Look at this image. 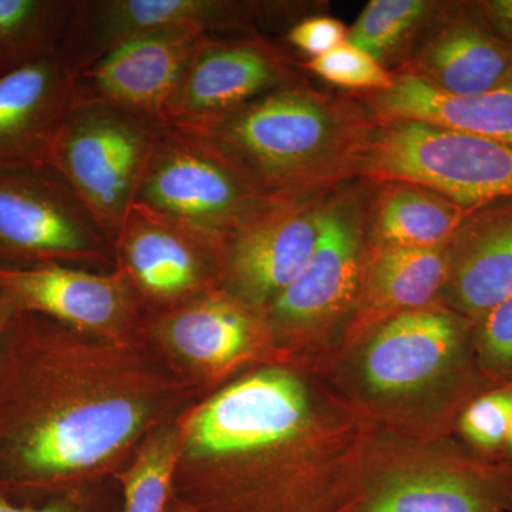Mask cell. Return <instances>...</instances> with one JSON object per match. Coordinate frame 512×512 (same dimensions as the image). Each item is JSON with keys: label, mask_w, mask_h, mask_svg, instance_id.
<instances>
[{"label": "cell", "mask_w": 512, "mask_h": 512, "mask_svg": "<svg viewBox=\"0 0 512 512\" xmlns=\"http://www.w3.org/2000/svg\"><path fill=\"white\" fill-rule=\"evenodd\" d=\"M448 252L447 284L458 311L478 320L512 298V200L471 212Z\"/></svg>", "instance_id": "cell-19"}, {"label": "cell", "mask_w": 512, "mask_h": 512, "mask_svg": "<svg viewBox=\"0 0 512 512\" xmlns=\"http://www.w3.org/2000/svg\"><path fill=\"white\" fill-rule=\"evenodd\" d=\"M308 420V393L301 380L286 370H261L195 412L185 444L192 457L242 456L288 443Z\"/></svg>", "instance_id": "cell-8"}, {"label": "cell", "mask_w": 512, "mask_h": 512, "mask_svg": "<svg viewBox=\"0 0 512 512\" xmlns=\"http://www.w3.org/2000/svg\"><path fill=\"white\" fill-rule=\"evenodd\" d=\"M278 200L217 140L171 124L158 133L136 198L222 247Z\"/></svg>", "instance_id": "cell-2"}, {"label": "cell", "mask_w": 512, "mask_h": 512, "mask_svg": "<svg viewBox=\"0 0 512 512\" xmlns=\"http://www.w3.org/2000/svg\"><path fill=\"white\" fill-rule=\"evenodd\" d=\"M505 444H507V446L510 447L511 451H512V419H511L510 429H508L507 441H505Z\"/></svg>", "instance_id": "cell-35"}, {"label": "cell", "mask_w": 512, "mask_h": 512, "mask_svg": "<svg viewBox=\"0 0 512 512\" xmlns=\"http://www.w3.org/2000/svg\"><path fill=\"white\" fill-rule=\"evenodd\" d=\"M476 346L493 375L512 380V298L478 319Z\"/></svg>", "instance_id": "cell-29"}, {"label": "cell", "mask_w": 512, "mask_h": 512, "mask_svg": "<svg viewBox=\"0 0 512 512\" xmlns=\"http://www.w3.org/2000/svg\"><path fill=\"white\" fill-rule=\"evenodd\" d=\"M369 201V227L379 245L440 248L450 244L471 210L410 183H384Z\"/></svg>", "instance_id": "cell-22"}, {"label": "cell", "mask_w": 512, "mask_h": 512, "mask_svg": "<svg viewBox=\"0 0 512 512\" xmlns=\"http://www.w3.org/2000/svg\"><path fill=\"white\" fill-rule=\"evenodd\" d=\"M261 6L225 0H79L73 2L59 52L74 79L131 40L163 33L211 36L239 29L261 12Z\"/></svg>", "instance_id": "cell-7"}, {"label": "cell", "mask_w": 512, "mask_h": 512, "mask_svg": "<svg viewBox=\"0 0 512 512\" xmlns=\"http://www.w3.org/2000/svg\"><path fill=\"white\" fill-rule=\"evenodd\" d=\"M369 201L362 191L323 197L319 238L301 275L269 305L285 326L313 325L349 308L360 286Z\"/></svg>", "instance_id": "cell-10"}, {"label": "cell", "mask_w": 512, "mask_h": 512, "mask_svg": "<svg viewBox=\"0 0 512 512\" xmlns=\"http://www.w3.org/2000/svg\"><path fill=\"white\" fill-rule=\"evenodd\" d=\"M164 123L107 106H70L49 170L74 192L113 244L136 201Z\"/></svg>", "instance_id": "cell-5"}, {"label": "cell", "mask_w": 512, "mask_h": 512, "mask_svg": "<svg viewBox=\"0 0 512 512\" xmlns=\"http://www.w3.org/2000/svg\"><path fill=\"white\" fill-rule=\"evenodd\" d=\"M165 512H198L195 511L194 508H191L190 505L184 504L183 501L178 500L173 495L171 498L170 504H168L167 511Z\"/></svg>", "instance_id": "cell-34"}, {"label": "cell", "mask_w": 512, "mask_h": 512, "mask_svg": "<svg viewBox=\"0 0 512 512\" xmlns=\"http://www.w3.org/2000/svg\"><path fill=\"white\" fill-rule=\"evenodd\" d=\"M72 87L73 74L59 50L0 74V173L50 171Z\"/></svg>", "instance_id": "cell-16"}, {"label": "cell", "mask_w": 512, "mask_h": 512, "mask_svg": "<svg viewBox=\"0 0 512 512\" xmlns=\"http://www.w3.org/2000/svg\"><path fill=\"white\" fill-rule=\"evenodd\" d=\"M424 29L400 72L456 96L512 84V46L485 26L474 5L439 6Z\"/></svg>", "instance_id": "cell-15"}, {"label": "cell", "mask_w": 512, "mask_h": 512, "mask_svg": "<svg viewBox=\"0 0 512 512\" xmlns=\"http://www.w3.org/2000/svg\"><path fill=\"white\" fill-rule=\"evenodd\" d=\"M94 508L93 501L79 491L66 493L42 505L18 504L0 494V512H94Z\"/></svg>", "instance_id": "cell-31"}, {"label": "cell", "mask_w": 512, "mask_h": 512, "mask_svg": "<svg viewBox=\"0 0 512 512\" xmlns=\"http://www.w3.org/2000/svg\"><path fill=\"white\" fill-rule=\"evenodd\" d=\"M463 342V322L453 313L433 308L400 313L370 340L363 375L377 393L414 392L456 363Z\"/></svg>", "instance_id": "cell-17"}, {"label": "cell", "mask_w": 512, "mask_h": 512, "mask_svg": "<svg viewBox=\"0 0 512 512\" xmlns=\"http://www.w3.org/2000/svg\"><path fill=\"white\" fill-rule=\"evenodd\" d=\"M120 274L138 301L178 308L211 292L222 245L134 201L113 241Z\"/></svg>", "instance_id": "cell-9"}, {"label": "cell", "mask_w": 512, "mask_h": 512, "mask_svg": "<svg viewBox=\"0 0 512 512\" xmlns=\"http://www.w3.org/2000/svg\"><path fill=\"white\" fill-rule=\"evenodd\" d=\"M113 249L79 198L52 171L0 173V259L104 264Z\"/></svg>", "instance_id": "cell-6"}, {"label": "cell", "mask_w": 512, "mask_h": 512, "mask_svg": "<svg viewBox=\"0 0 512 512\" xmlns=\"http://www.w3.org/2000/svg\"><path fill=\"white\" fill-rule=\"evenodd\" d=\"M512 419V384H504L473 400L464 410L460 429L480 450H497L507 441Z\"/></svg>", "instance_id": "cell-28"}, {"label": "cell", "mask_w": 512, "mask_h": 512, "mask_svg": "<svg viewBox=\"0 0 512 512\" xmlns=\"http://www.w3.org/2000/svg\"><path fill=\"white\" fill-rule=\"evenodd\" d=\"M437 9V3L426 0H372L349 29L346 43L382 63L419 35Z\"/></svg>", "instance_id": "cell-25"}, {"label": "cell", "mask_w": 512, "mask_h": 512, "mask_svg": "<svg viewBox=\"0 0 512 512\" xmlns=\"http://www.w3.org/2000/svg\"><path fill=\"white\" fill-rule=\"evenodd\" d=\"M343 512H512V476L473 466L404 468L372 481Z\"/></svg>", "instance_id": "cell-18"}, {"label": "cell", "mask_w": 512, "mask_h": 512, "mask_svg": "<svg viewBox=\"0 0 512 512\" xmlns=\"http://www.w3.org/2000/svg\"><path fill=\"white\" fill-rule=\"evenodd\" d=\"M373 124L362 103L333 99L298 80L184 128L228 148L269 194L305 198L357 177Z\"/></svg>", "instance_id": "cell-1"}, {"label": "cell", "mask_w": 512, "mask_h": 512, "mask_svg": "<svg viewBox=\"0 0 512 512\" xmlns=\"http://www.w3.org/2000/svg\"><path fill=\"white\" fill-rule=\"evenodd\" d=\"M205 36L163 33L131 40L73 79L72 106H107L164 123L188 60Z\"/></svg>", "instance_id": "cell-14"}, {"label": "cell", "mask_w": 512, "mask_h": 512, "mask_svg": "<svg viewBox=\"0 0 512 512\" xmlns=\"http://www.w3.org/2000/svg\"><path fill=\"white\" fill-rule=\"evenodd\" d=\"M348 33L349 30L338 19L313 16L301 20L289 30L288 42L315 59L343 45L348 39Z\"/></svg>", "instance_id": "cell-30"}, {"label": "cell", "mask_w": 512, "mask_h": 512, "mask_svg": "<svg viewBox=\"0 0 512 512\" xmlns=\"http://www.w3.org/2000/svg\"><path fill=\"white\" fill-rule=\"evenodd\" d=\"M448 245L404 248L379 245L367 278V302L373 311L406 313L426 308L447 284Z\"/></svg>", "instance_id": "cell-23"}, {"label": "cell", "mask_w": 512, "mask_h": 512, "mask_svg": "<svg viewBox=\"0 0 512 512\" xmlns=\"http://www.w3.org/2000/svg\"><path fill=\"white\" fill-rule=\"evenodd\" d=\"M325 195L281 198L225 242L222 274L238 299L271 305L301 275L318 242Z\"/></svg>", "instance_id": "cell-12"}, {"label": "cell", "mask_w": 512, "mask_h": 512, "mask_svg": "<svg viewBox=\"0 0 512 512\" xmlns=\"http://www.w3.org/2000/svg\"><path fill=\"white\" fill-rule=\"evenodd\" d=\"M72 0H0V74L59 50Z\"/></svg>", "instance_id": "cell-24"}, {"label": "cell", "mask_w": 512, "mask_h": 512, "mask_svg": "<svg viewBox=\"0 0 512 512\" xmlns=\"http://www.w3.org/2000/svg\"><path fill=\"white\" fill-rule=\"evenodd\" d=\"M18 312L12 302L8 301L5 296L0 295V339L8 332L9 326L12 325Z\"/></svg>", "instance_id": "cell-33"}, {"label": "cell", "mask_w": 512, "mask_h": 512, "mask_svg": "<svg viewBox=\"0 0 512 512\" xmlns=\"http://www.w3.org/2000/svg\"><path fill=\"white\" fill-rule=\"evenodd\" d=\"M305 67L326 83L360 94L384 92L394 82V74L387 72L382 63L346 42L309 60Z\"/></svg>", "instance_id": "cell-27"}, {"label": "cell", "mask_w": 512, "mask_h": 512, "mask_svg": "<svg viewBox=\"0 0 512 512\" xmlns=\"http://www.w3.org/2000/svg\"><path fill=\"white\" fill-rule=\"evenodd\" d=\"M362 97L375 120L419 121L512 146V84L477 96H456L399 72L389 90Z\"/></svg>", "instance_id": "cell-20"}, {"label": "cell", "mask_w": 512, "mask_h": 512, "mask_svg": "<svg viewBox=\"0 0 512 512\" xmlns=\"http://www.w3.org/2000/svg\"><path fill=\"white\" fill-rule=\"evenodd\" d=\"M485 26L512 46V0H485L474 3Z\"/></svg>", "instance_id": "cell-32"}, {"label": "cell", "mask_w": 512, "mask_h": 512, "mask_svg": "<svg viewBox=\"0 0 512 512\" xmlns=\"http://www.w3.org/2000/svg\"><path fill=\"white\" fill-rule=\"evenodd\" d=\"M295 82L284 53L271 43L205 36L185 66L164 124L197 126Z\"/></svg>", "instance_id": "cell-11"}, {"label": "cell", "mask_w": 512, "mask_h": 512, "mask_svg": "<svg viewBox=\"0 0 512 512\" xmlns=\"http://www.w3.org/2000/svg\"><path fill=\"white\" fill-rule=\"evenodd\" d=\"M126 370L84 373L67 396L30 427L20 457L30 473L49 480L83 476L116 456L146 426L153 403Z\"/></svg>", "instance_id": "cell-4"}, {"label": "cell", "mask_w": 512, "mask_h": 512, "mask_svg": "<svg viewBox=\"0 0 512 512\" xmlns=\"http://www.w3.org/2000/svg\"><path fill=\"white\" fill-rule=\"evenodd\" d=\"M357 177L421 185L476 211L512 200V146L419 121L375 120Z\"/></svg>", "instance_id": "cell-3"}, {"label": "cell", "mask_w": 512, "mask_h": 512, "mask_svg": "<svg viewBox=\"0 0 512 512\" xmlns=\"http://www.w3.org/2000/svg\"><path fill=\"white\" fill-rule=\"evenodd\" d=\"M0 295L19 312H36L80 332L117 336L138 315V298L120 272L94 274L62 264L0 266Z\"/></svg>", "instance_id": "cell-13"}, {"label": "cell", "mask_w": 512, "mask_h": 512, "mask_svg": "<svg viewBox=\"0 0 512 512\" xmlns=\"http://www.w3.org/2000/svg\"><path fill=\"white\" fill-rule=\"evenodd\" d=\"M248 306L237 296L211 291L165 312L156 328L192 365L220 370L237 362L254 343L258 323Z\"/></svg>", "instance_id": "cell-21"}, {"label": "cell", "mask_w": 512, "mask_h": 512, "mask_svg": "<svg viewBox=\"0 0 512 512\" xmlns=\"http://www.w3.org/2000/svg\"><path fill=\"white\" fill-rule=\"evenodd\" d=\"M180 440L164 431L148 441L123 476V511L165 512L173 498Z\"/></svg>", "instance_id": "cell-26"}]
</instances>
